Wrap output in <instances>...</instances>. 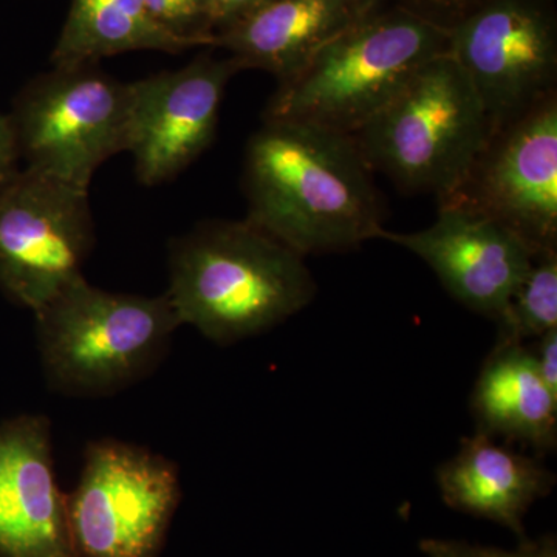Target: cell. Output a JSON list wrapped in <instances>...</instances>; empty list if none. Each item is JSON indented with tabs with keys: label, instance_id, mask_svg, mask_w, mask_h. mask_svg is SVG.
Segmentation results:
<instances>
[{
	"label": "cell",
	"instance_id": "6da1fadb",
	"mask_svg": "<svg viewBox=\"0 0 557 557\" xmlns=\"http://www.w3.org/2000/svg\"><path fill=\"white\" fill-rule=\"evenodd\" d=\"M247 219L306 258L379 239V193L354 139L295 121L263 120L245 149Z\"/></svg>",
	"mask_w": 557,
	"mask_h": 557
},
{
	"label": "cell",
	"instance_id": "7a4b0ae2",
	"mask_svg": "<svg viewBox=\"0 0 557 557\" xmlns=\"http://www.w3.org/2000/svg\"><path fill=\"white\" fill-rule=\"evenodd\" d=\"M168 270L182 325L220 346L276 327L317 295L302 256L248 220H207L175 237Z\"/></svg>",
	"mask_w": 557,
	"mask_h": 557
},
{
	"label": "cell",
	"instance_id": "3957f363",
	"mask_svg": "<svg viewBox=\"0 0 557 557\" xmlns=\"http://www.w3.org/2000/svg\"><path fill=\"white\" fill-rule=\"evenodd\" d=\"M448 49V28L408 7L383 3L281 81L263 120L295 121L350 137Z\"/></svg>",
	"mask_w": 557,
	"mask_h": 557
},
{
	"label": "cell",
	"instance_id": "277c9868",
	"mask_svg": "<svg viewBox=\"0 0 557 557\" xmlns=\"http://www.w3.org/2000/svg\"><path fill=\"white\" fill-rule=\"evenodd\" d=\"M44 375L65 397L120 394L156 372L182 325L166 293L106 292L81 276L35 311Z\"/></svg>",
	"mask_w": 557,
	"mask_h": 557
},
{
	"label": "cell",
	"instance_id": "5b68a950",
	"mask_svg": "<svg viewBox=\"0 0 557 557\" xmlns=\"http://www.w3.org/2000/svg\"><path fill=\"white\" fill-rule=\"evenodd\" d=\"M350 138L372 172L443 200L467 180L490 141V127L478 91L445 51Z\"/></svg>",
	"mask_w": 557,
	"mask_h": 557
},
{
	"label": "cell",
	"instance_id": "8992f818",
	"mask_svg": "<svg viewBox=\"0 0 557 557\" xmlns=\"http://www.w3.org/2000/svg\"><path fill=\"white\" fill-rule=\"evenodd\" d=\"M132 89L98 64L51 65L9 113L28 170L89 189L110 157L127 150Z\"/></svg>",
	"mask_w": 557,
	"mask_h": 557
},
{
	"label": "cell",
	"instance_id": "52a82bcc",
	"mask_svg": "<svg viewBox=\"0 0 557 557\" xmlns=\"http://www.w3.org/2000/svg\"><path fill=\"white\" fill-rule=\"evenodd\" d=\"M178 500L180 471L170 458L120 440L90 442L67 497L76 553L156 557Z\"/></svg>",
	"mask_w": 557,
	"mask_h": 557
},
{
	"label": "cell",
	"instance_id": "ba28073f",
	"mask_svg": "<svg viewBox=\"0 0 557 557\" xmlns=\"http://www.w3.org/2000/svg\"><path fill=\"white\" fill-rule=\"evenodd\" d=\"M448 30V51L478 91L490 138L556 94L553 0H482Z\"/></svg>",
	"mask_w": 557,
	"mask_h": 557
},
{
	"label": "cell",
	"instance_id": "9c48e42d",
	"mask_svg": "<svg viewBox=\"0 0 557 557\" xmlns=\"http://www.w3.org/2000/svg\"><path fill=\"white\" fill-rule=\"evenodd\" d=\"M94 245L89 189L25 168L0 193V292L17 306H46Z\"/></svg>",
	"mask_w": 557,
	"mask_h": 557
},
{
	"label": "cell",
	"instance_id": "30bf717a",
	"mask_svg": "<svg viewBox=\"0 0 557 557\" xmlns=\"http://www.w3.org/2000/svg\"><path fill=\"white\" fill-rule=\"evenodd\" d=\"M438 203L461 205L557 249V94L490 138L467 180Z\"/></svg>",
	"mask_w": 557,
	"mask_h": 557
},
{
	"label": "cell",
	"instance_id": "8fae6325",
	"mask_svg": "<svg viewBox=\"0 0 557 557\" xmlns=\"http://www.w3.org/2000/svg\"><path fill=\"white\" fill-rule=\"evenodd\" d=\"M239 72L233 58L205 51L185 67L131 83L126 152L141 185L171 182L203 156L218 134L226 86Z\"/></svg>",
	"mask_w": 557,
	"mask_h": 557
},
{
	"label": "cell",
	"instance_id": "7c38bea8",
	"mask_svg": "<svg viewBox=\"0 0 557 557\" xmlns=\"http://www.w3.org/2000/svg\"><path fill=\"white\" fill-rule=\"evenodd\" d=\"M379 239L423 259L450 296L493 321L507 309L537 255L497 220L453 203L440 205L437 220L426 230L392 233L383 228Z\"/></svg>",
	"mask_w": 557,
	"mask_h": 557
},
{
	"label": "cell",
	"instance_id": "4fadbf2b",
	"mask_svg": "<svg viewBox=\"0 0 557 557\" xmlns=\"http://www.w3.org/2000/svg\"><path fill=\"white\" fill-rule=\"evenodd\" d=\"M0 556H78L44 416L0 424Z\"/></svg>",
	"mask_w": 557,
	"mask_h": 557
},
{
	"label": "cell",
	"instance_id": "5bb4252c",
	"mask_svg": "<svg viewBox=\"0 0 557 557\" xmlns=\"http://www.w3.org/2000/svg\"><path fill=\"white\" fill-rule=\"evenodd\" d=\"M369 11L350 0H270L218 33L215 49L228 51L242 70H265L281 83Z\"/></svg>",
	"mask_w": 557,
	"mask_h": 557
},
{
	"label": "cell",
	"instance_id": "9a60e30c",
	"mask_svg": "<svg viewBox=\"0 0 557 557\" xmlns=\"http://www.w3.org/2000/svg\"><path fill=\"white\" fill-rule=\"evenodd\" d=\"M438 486L450 508L496 520L522 533V518L555 485L541 460L498 445L475 432L438 469Z\"/></svg>",
	"mask_w": 557,
	"mask_h": 557
},
{
	"label": "cell",
	"instance_id": "2e32d148",
	"mask_svg": "<svg viewBox=\"0 0 557 557\" xmlns=\"http://www.w3.org/2000/svg\"><path fill=\"white\" fill-rule=\"evenodd\" d=\"M471 408L482 434L520 443L537 456L556 449L557 395L525 344L494 347L480 370Z\"/></svg>",
	"mask_w": 557,
	"mask_h": 557
},
{
	"label": "cell",
	"instance_id": "e0dca14e",
	"mask_svg": "<svg viewBox=\"0 0 557 557\" xmlns=\"http://www.w3.org/2000/svg\"><path fill=\"white\" fill-rule=\"evenodd\" d=\"M197 44L160 27L145 0H72L67 20L51 51V65L98 64L127 51L183 53Z\"/></svg>",
	"mask_w": 557,
	"mask_h": 557
},
{
	"label": "cell",
	"instance_id": "ac0fdd59",
	"mask_svg": "<svg viewBox=\"0 0 557 557\" xmlns=\"http://www.w3.org/2000/svg\"><path fill=\"white\" fill-rule=\"evenodd\" d=\"M496 322V347L519 346L557 329V249L537 252Z\"/></svg>",
	"mask_w": 557,
	"mask_h": 557
},
{
	"label": "cell",
	"instance_id": "d6986e66",
	"mask_svg": "<svg viewBox=\"0 0 557 557\" xmlns=\"http://www.w3.org/2000/svg\"><path fill=\"white\" fill-rule=\"evenodd\" d=\"M146 10L163 30L190 40L201 49H215L203 0H145Z\"/></svg>",
	"mask_w": 557,
	"mask_h": 557
},
{
	"label": "cell",
	"instance_id": "ffe728a7",
	"mask_svg": "<svg viewBox=\"0 0 557 557\" xmlns=\"http://www.w3.org/2000/svg\"><path fill=\"white\" fill-rule=\"evenodd\" d=\"M421 549L429 557H556L555 549L552 547L523 553H505L449 541H424Z\"/></svg>",
	"mask_w": 557,
	"mask_h": 557
},
{
	"label": "cell",
	"instance_id": "44dd1931",
	"mask_svg": "<svg viewBox=\"0 0 557 557\" xmlns=\"http://www.w3.org/2000/svg\"><path fill=\"white\" fill-rule=\"evenodd\" d=\"M269 2L270 0H203V7L209 25L214 35H218Z\"/></svg>",
	"mask_w": 557,
	"mask_h": 557
},
{
	"label": "cell",
	"instance_id": "7402d4cb",
	"mask_svg": "<svg viewBox=\"0 0 557 557\" xmlns=\"http://www.w3.org/2000/svg\"><path fill=\"white\" fill-rule=\"evenodd\" d=\"M449 28L482 0H391Z\"/></svg>",
	"mask_w": 557,
	"mask_h": 557
},
{
	"label": "cell",
	"instance_id": "603a6c76",
	"mask_svg": "<svg viewBox=\"0 0 557 557\" xmlns=\"http://www.w3.org/2000/svg\"><path fill=\"white\" fill-rule=\"evenodd\" d=\"M21 156L9 113L0 112V193L16 177Z\"/></svg>",
	"mask_w": 557,
	"mask_h": 557
},
{
	"label": "cell",
	"instance_id": "cb8c5ba5",
	"mask_svg": "<svg viewBox=\"0 0 557 557\" xmlns=\"http://www.w3.org/2000/svg\"><path fill=\"white\" fill-rule=\"evenodd\" d=\"M539 373L549 391L557 395V329L549 330L539 338L536 350L533 351Z\"/></svg>",
	"mask_w": 557,
	"mask_h": 557
},
{
	"label": "cell",
	"instance_id": "d4e9b609",
	"mask_svg": "<svg viewBox=\"0 0 557 557\" xmlns=\"http://www.w3.org/2000/svg\"><path fill=\"white\" fill-rule=\"evenodd\" d=\"M350 2L357 3L364 10H373L376 7L383 5V3L391 2V0H350Z\"/></svg>",
	"mask_w": 557,
	"mask_h": 557
}]
</instances>
